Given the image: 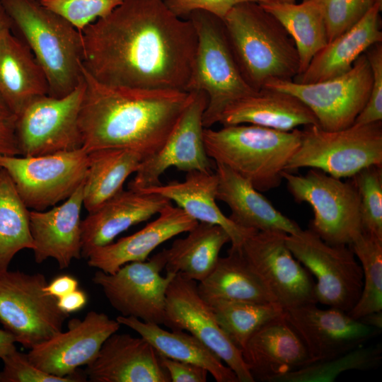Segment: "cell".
I'll return each mask as SVG.
<instances>
[{
    "instance_id": "obj_1",
    "label": "cell",
    "mask_w": 382,
    "mask_h": 382,
    "mask_svg": "<svg viewBox=\"0 0 382 382\" xmlns=\"http://www.w3.org/2000/svg\"><path fill=\"white\" fill-rule=\"evenodd\" d=\"M82 66L98 82L186 91L197 46L190 19L163 0H124L81 31Z\"/></svg>"
},
{
    "instance_id": "obj_2",
    "label": "cell",
    "mask_w": 382,
    "mask_h": 382,
    "mask_svg": "<svg viewBox=\"0 0 382 382\" xmlns=\"http://www.w3.org/2000/svg\"><path fill=\"white\" fill-rule=\"evenodd\" d=\"M85 90L79 126L87 151L125 149L144 159L163 146L193 92L115 87L101 83L83 67Z\"/></svg>"
},
{
    "instance_id": "obj_3",
    "label": "cell",
    "mask_w": 382,
    "mask_h": 382,
    "mask_svg": "<svg viewBox=\"0 0 382 382\" xmlns=\"http://www.w3.org/2000/svg\"><path fill=\"white\" fill-rule=\"evenodd\" d=\"M222 21L241 73L253 90L272 81L293 80L299 74L294 40L259 3L238 4Z\"/></svg>"
},
{
    "instance_id": "obj_4",
    "label": "cell",
    "mask_w": 382,
    "mask_h": 382,
    "mask_svg": "<svg viewBox=\"0 0 382 382\" xmlns=\"http://www.w3.org/2000/svg\"><path fill=\"white\" fill-rule=\"evenodd\" d=\"M12 28L21 34L42 69L48 96H65L83 76L81 32L64 18L33 0H1Z\"/></svg>"
},
{
    "instance_id": "obj_5",
    "label": "cell",
    "mask_w": 382,
    "mask_h": 382,
    "mask_svg": "<svg viewBox=\"0 0 382 382\" xmlns=\"http://www.w3.org/2000/svg\"><path fill=\"white\" fill-rule=\"evenodd\" d=\"M301 130L279 131L255 125L204 128L208 156L248 180L256 190L277 187L286 165L297 149Z\"/></svg>"
},
{
    "instance_id": "obj_6",
    "label": "cell",
    "mask_w": 382,
    "mask_h": 382,
    "mask_svg": "<svg viewBox=\"0 0 382 382\" xmlns=\"http://www.w3.org/2000/svg\"><path fill=\"white\" fill-rule=\"evenodd\" d=\"M187 18L196 30L197 46L186 91L206 94L207 105L202 125L210 128L219 123L227 107L256 91L241 73L222 19L204 11H195Z\"/></svg>"
},
{
    "instance_id": "obj_7",
    "label": "cell",
    "mask_w": 382,
    "mask_h": 382,
    "mask_svg": "<svg viewBox=\"0 0 382 382\" xmlns=\"http://www.w3.org/2000/svg\"><path fill=\"white\" fill-rule=\"evenodd\" d=\"M372 166H382V122L353 124L337 131L305 126L286 171L316 168L342 178Z\"/></svg>"
},
{
    "instance_id": "obj_8",
    "label": "cell",
    "mask_w": 382,
    "mask_h": 382,
    "mask_svg": "<svg viewBox=\"0 0 382 382\" xmlns=\"http://www.w3.org/2000/svg\"><path fill=\"white\" fill-rule=\"evenodd\" d=\"M282 178L296 202L311 207L309 228L325 242L349 245L361 232L359 195L352 180L344 182L316 168L304 175L285 170Z\"/></svg>"
},
{
    "instance_id": "obj_9",
    "label": "cell",
    "mask_w": 382,
    "mask_h": 382,
    "mask_svg": "<svg viewBox=\"0 0 382 382\" xmlns=\"http://www.w3.org/2000/svg\"><path fill=\"white\" fill-rule=\"evenodd\" d=\"M42 273L0 271V323L16 342L31 349L62 331L69 316L47 294Z\"/></svg>"
},
{
    "instance_id": "obj_10",
    "label": "cell",
    "mask_w": 382,
    "mask_h": 382,
    "mask_svg": "<svg viewBox=\"0 0 382 382\" xmlns=\"http://www.w3.org/2000/svg\"><path fill=\"white\" fill-rule=\"evenodd\" d=\"M286 243L295 258L316 277L317 302L349 312L363 287L362 269L349 245L328 244L310 228L287 234Z\"/></svg>"
},
{
    "instance_id": "obj_11",
    "label": "cell",
    "mask_w": 382,
    "mask_h": 382,
    "mask_svg": "<svg viewBox=\"0 0 382 382\" xmlns=\"http://www.w3.org/2000/svg\"><path fill=\"white\" fill-rule=\"evenodd\" d=\"M0 168L8 173L28 209L43 211L83 184L88 152L81 147L36 156L0 155Z\"/></svg>"
},
{
    "instance_id": "obj_12",
    "label": "cell",
    "mask_w": 382,
    "mask_h": 382,
    "mask_svg": "<svg viewBox=\"0 0 382 382\" xmlns=\"http://www.w3.org/2000/svg\"><path fill=\"white\" fill-rule=\"evenodd\" d=\"M286 235L280 231H255L237 248L274 303L284 311L318 303L314 280L288 248Z\"/></svg>"
},
{
    "instance_id": "obj_13",
    "label": "cell",
    "mask_w": 382,
    "mask_h": 382,
    "mask_svg": "<svg viewBox=\"0 0 382 382\" xmlns=\"http://www.w3.org/2000/svg\"><path fill=\"white\" fill-rule=\"evenodd\" d=\"M372 80L369 62L363 53L351 69L338 76L311 83L272 81L264 88L294 96L313 112L321 129L337 131L354 124L368 100Z\"/></svg>"
},
{
    "instance_id": "obj_14",
    "label": "cell",
    "mask_w": 382,
    "mask_h": 382,
    "mask_svg": "<svg viewBox=\"0 0 382 382\" xmlns=\"http://www.w3.org/2000/svg\"><path fill=\"white\" fill-rule=\"evenodd\" d=\"M84 90L83 78L65 96H40L25 105L16 119L21 156H36L82 147L79 116Z\"/></svg>"
},
{
    "instance_id": "obj_15",
    "label": "cell",
    "mask_w": 382,
    "mask_h": 382,
    "mask_svg": "<svg viewBox=\"0 0 382 382\" xmlns=\"http://www.w3.org/2000/svg\"><path fill=\"white\" fill-rule=\"evenodd\" d=\"M166 263L164 249L147 261L127 263L113 274L99 270L92 280L121 316L161 325L165 318L167 289L175 276L161 275Z\"/></svg>"
},
{
    "instance_id": "obj_16",
    "label": "cell",
    "mask_w": 382,
    "mask_h": 382,
    "mask_svg": "<svg viewBox=\"0 0 382 382\" xmlns=\"http://www.w3.org/2000/svg\"><path fill=\"white\" fill-rule=\"evenodd\" d=\"M163 324L170 330H185L196 337L226 364L238 382L255 381L241 351L218 324L195 281L175 274L166 292Z\"/></svg>"
},
{
    "instance_id": "obj_17",
    "label": "cell",
    "mask_w": 382,
    "mask_h": 382,
    "mask_svg": "<svg viewBox=\"0 0 382 382\" xmlns=\"http://www.w3.org/2000/svg\"><path fill=\"white\" fill-rule=\"evenodd\" d=\"M207 105L204 92H193L191 101L162 148L141 161L128 189L141 191L161 184V176L170 167L185 172L212 171L203 140L202 117Z\"/></svg>"
},
{
    "instance_id": "obj_18",
    "label": "cell",
    "mask_w": 382,
    "mask_h": 382,
    "mask_svg": "<svg viewBox=\"0 0 382 382\" xmlns=\"http://www.w3.org/2000/svg\"><path fill=\"white\" fill-rule=\"evenodd\" d=\"M316 304L307 303L284 311V318L303 341L312 362L349 352L381 332L341 309H321Z\"/></svg>"
},
{
    "instance_id": "obj_19",
    "label": "cell",
    "mask_w": 382,
    "mask_h": 382,
    "mask_svg": "<svg viewBox=\"0 0 382 382\" xmlns=\"http://www.w3.org/2000/svg\"><path fill=\"white\" fill-rule=\"evenodd\" d=\"M120 327L117 320L91 311L83 320L71 319L68 330L30 349L29 360L45 372L66 376L88 365L97 356L104 342Z\"/></svg>"
},
{
    "instance_id": "obj_20",
    "label": "cell",
    "mask_w": 382,
    "mask_h": 382,
    "mask_svg": "<svg viewBox=\"0 0 382 382\" xmlns=\"http://www.w3.org/2000/svg\"><path fill=\"white\" fill-rule=\"evenodd\" d=\"M91 382H170L161 356L145 339L111 335L86 365Z\"/></svg>"
},
{
    "instance_id": "obj_21",
    "label": "cell",
    "mask_w": 382,
    "mask_h": 382,
    "mask_svg": "<svg viewBox=\"0 0 382 382\" xmlns=\"http://www.w3.org/2000/svg\"><path fill=\"white\" fill-rule=\"evenodd\" d=\"M171 201L154 193L122 190L81 221V257L113 242L122 232L158 214Z\"/></svg>"
},
{
    "instance_id": "obj_22",
    "label": "cell",
    "mask_w": 382,
    "mask_h": 382,
    "mask_svg": "<svg viewBox=\"0 0 382 382\" xmlns=\"http://www.w3.org/2000/svg\"><path fill=\"white\" fill-rule=\"evenodd\" d=\"M83 184L60 205L47 212L30 211V230L37 263L54 258L60 269H65L74 259L81 257L80 213Z\"/></svg>"
},
{
    "instance_id": "obj_23",
    "label": "cell",
    "mask_w": 382,
    "mask_h": 382,
    "mask_svg": "<svg viewBox=\"0 0 382 382\" xmlns=\"http://www.w3.org/2000/svg\"><path fill=\"white\" fill-rule=\"evenodd\" d=\"M241 352L255 381L272 382L312 363L306 346L284 313L255 332Z\"/></svg>"
},
{
    "instance_id": "obj_24",
    "label": "cell",
    "mask_w": 382,
    "mask_h": 382,
    "mask_svg": "<svg viewBox=\"0 0 382 382\" xmlns=\"http://www.w3.org/2000/svg\"><path fill=\"white\" fill-rule=\"evenodd\" d=\"M158 214L155 220L137 232L93 250L87 257L88 265L113 274L127 263L146 260L158 245L188 232L198 223L182 209L171 204Z\"/></svg>"
},
{
    "instance_id": "obj_25",
    "label": "cell",
    "mask_w": 382,
    "mask_h": 382,
    "mask_svg": "<svg viewBox=\"0 0 382 382\" xmlns=\"http://www.w3.org/2000/svg\"><path fill=\"white\" fill-rule=\"evenodd\" d=\"M215 173L218 181L216 199L228 206V218L238 226L256 231H280L287 234L301 230L248 180L226 166L216 163Z\"/></svg>"
},
{
    "instance_id": "obj_26",
    "label": "cell",
    "mask_w": 382,
    "mask_h": 382,
    "mask_svg": "<svg viewBox=\"0 0 382 382\" xmlns=\"http://www.w3.org/2000/svg\"><path fill=\"white\" fill-rule=\"evenodd\" d=\"M223 126L246 124L290 132L300 126L318 125L313 112L299 98L263 88L230 105L222 112Z\"/></svg>"
},
{
    "instance_id": "obj_27",
    "label": "cell",
    "mask_w": 382,
    "mask_h": 382,
    "mask_svg": "<svg viewBox=\"0 0 382 382\" xmlns=\"http://www.w3.org/2000/svg\"><path fill=\"white\" fill-rule=\"evenodd\" d=\"M382 4H375L354 25L320 50L305 71L293 81L316 83L348 71L358 57L371 45L382 42L381 11Z\"/></svg>"
},
{
    "instance_id": "obj_28",
    "label": "cell",
    "mask_w": 382,
    "mask_h": 382,
    "mask_svg": "<svg viewBox=\"0 0 382 382\" xmlns=\"http://www.w3.org/2000/svg\"><path fill=\"white\" fill-rule=\"evenodd\" d=\"M217 182L212 171L193 170L187 172L183 181L161 183L139 192L163 196L198 222L221 226L230 237L231 248H238L256 230L242 228L224 214L216 202Z\"/></svg>"
},
{
    "instance_id": "obj_29",
    "label": "cell",
    "mask_w": 382,
    "mask_h": 382,
    "mask_svg": "<svg viewBox=\"0 0 382 382\" xmlns=\"http://www.w3.org/2000/svg\"><path fill=\"white\" fill-rule=\"evenodd\" d=\"M12 29L0 32V96L16 114L35 97L48 95L44 71Z\"/></svg>"
},
{
    "instance_id": "obj_30",
    "label": "cell",
    "mask_w": 382,
    "mask_h": 382,
    "mask_svg": "<svg viewBox=\"0 0 382 382\" xmlns=\"http://www.w3.org/2000/svg\"><path fill=\"white\" fill-rule=\"evenodd\" d=\"M116 320L148 341L160 356L188 362L207 369L217 382H238L235 373L196 337L185 330L161 328L134 317L119 316Z\"/></svg>"
},
{
    "instance_id": "obj_31",
    "label": "cell",
    "mask_w": 382,
    "mask_h": 382,
    "mask_svg": "<svg viewBox=\"0 0 382 382\" xmlns=\"http://www.w3.org/2000/svg\"><path fill=\"white\" fill-rule=\"evenodd\" d=\"M228 242L230 237L221 226L198 222L185 238L175 240L166 249V273L180 274L199 282L212 271Z\"/></svg>"
},
{
    "instance_id": "obj_32",
    "label": "cell",
    "mask_w": 382,
    "mask_h": 382,
    "mask_svg": "<svg viewBox=\"0 0 382 382\" xmlns=\"http://www.w3.org/2000/svg\"><path fill=\"white\" fill-rule=\"evenodd\" d=\"M143 156L125 149H101L88 152L83 205L96 210L123 189L127 178L135 173Z\"/></svg>"
},
{
    "instance_id": "obj_33",
    "label": "cell",
    "mask_w": 382,
    "mask_h": 382,
    "mask_svg": "<svg viewBox=\"0 0 382 382\" xmlns=\"http://www.w3.org/2000/svg\"><path fill=\"white\" fill-rule=\"evenodd\" d=\"M197 289L204 300L274 303L238 249L231 247L227 256L219 257L209 274L197 284Z\"/></svg>"
},
{
    "instance_id": "obj_34",
    "label": "cell",
    "mask_w": 382,
    "mask_h": 382,
    "mask_svg": "<svg viewBox=\"0 0 382 382\" xmlns=\"http://www.w3.org/2000/svg\"><path fill=\"white\" fill-rule=\"evenodd\" d=\"M284 28L294 40L303 73L313 57L328 42L326 24L316 0L296 3L260 4ZM297 75V76H298Z\"/></svg>"
},
{
    "instance_id": "obj_35",
    "label": "cell",
    "mask_w": 382,
    "mask_h": 382,
    "mask_svg": "<svg viewBox=\"0 0 382 382\" xmlns=\"http://www.w3.org/2000/svg\"><path fill=\"white\" fill-rule=\"evenodd\" d=\"M33 248L30 210L8 173L0 168V271L8 270L18 252Z\"/></svg>"
},
{
    "instance_id": "obj_36",
    "label": "cell",
    "mask_w": 382,
    "mask_h": 382,
    "mask_svg": "<svg viewBox=\"0 0 382 382\" xmlns=\"http://www.w3.org/2000/svg\"><path fill=\"white\" fill-rule=\"evenodd\" d=\"M226 335L241 351L261 327L281 316L284 310L274 303L205 300Z\"/></svg>"
},
{
    "instance_id": "obj_37",
    "label": "cell",
    "mask_w": 382,
    "mask_h": 382,
    "mask_svg": "<svg viewBox=\"0 0 382 382\" xmlns=\"http://www.w3.org/2000/svg\"><path fill=\"white\" fill-rule=\"evenodd\" d=\"M349 247L363 272L360 297L347 312L358 320L368 313L382 311V239L361 231Z\"/></svg>"
},
{
    "instance_id": "obj_38",
    "label": "cell",
    "mask_w": 382,
    "mask_h": 382,
    "mask_svg": "<svg viewBox=\"0 0 382 382\" xmlns=\"http://www.w3.org/2000/svg\"><path fill=\"white\" fill-rule=\"evenodd\" d=\"M381 345L358 347L326 360L312 362L296 371L275 378L272 382H331L349 370H369L379 366L382 359Z\"/></svg>"
},
{
    "instance_id": "obj_39",
    "label": "cell",
    "mask_w": 382,
    "mask_h": 382,
    "mask_svg": "<svg viewBox=\"0 0 382 382\" xmlns=\"http://www.w3.org/2000/svg\"><path fill=\"white\" fill-rule=\"evenodd\" d=\"M351 178L359 195L361 231L382 239V166L366 167Z\"/></svg>"
},
{
    "instance_id": "obj_40",
    "label": "cell",
    "mask_w": 382,
    "mask_h": 382,
    "mask_svg": "<svg viewBox=\"0 0 382 382\" xmlns=\"http://www.w3.org/2000/svg\"><path fill=\"white\" fill-rule=\"evenodd\" d=\"M124 0H43L44 6L58 13L82 31L98 19L110 14Z\"/></svg>"
},
{
    "instance_id": "obj_41",
    "label": "cell",
    "mask_w": 382,
    "mask_h": 382,
    "mask_svg": "<svg viewBox=\"0 0 382 382\" xmlns=\"http://www.w3.org/2000/svg\"><path fill=\"white\" fill-rule=\"evenodd\" d=\"M316 1L324 16L328 42L354 25L375 4H382V0Z\"/></svg>"
},
{
    "instance_id": "obj_42",
    "label": "cell",
    "mask_w": 382,
    "mask_h": 382,
    "mask_svg": "<svg viewBox=\"0 0 382 382\" xmlns=\"http://www.w3.org/2000/svg\"><path fill=\"white\" fill-rule=\"evenodd\" d=\"M4 369L0 371V382H81L86 378L77 372L66 376L49 374L36 367L27 354L16 349L1 359Z\"/></svg>"
},
{
    "instance_id": "obj_43",
    "label": "cell",
    "mask_w": 382,
    "mask_h": 382,
    "mask_svg": "<svg viewBox=\"0 0 382 382\" xmlns=\"http://www.w3.org/2000/svg\"><path fill=\"white\" fill-rule=\"evenodd\" d=\"M372 71V84L368 100L354 124L382 122V43L377 42L364 52Z\"/></svg>"
},
{
    "instance_id": "obj_44",
    "label": "cell",
    "mask_w": 382,
    "mask_h": 382,
    "mask_svg": "<svg viewBox=\"0 0 382 382\" xmlns=\"http://www.w3.org/2000/svg\"><path fill=\"white\" fill-rule=\"evenodd\" d=\"M176 16L187 19L195 11H204L223 19L236 5L257 0H163Z\"/></svg>"
},
{
    "instance_id": "obj_45",
    "label": "cell",
    "mask_w": 382,
    "mask_h": 382,
    "mask_svg": "<svg viewBox=\"0 0 382 382\" xmlns=\"http://www.w3.org/2000/svg\"><path fill=\"white\" fill-rule=\"evenodd\" d=\"M16 114L0 96V155L21 156L16 137Z\"/></svg>"
},
{
    "instance_id": "obj_46",
    "label": "cell",
    "mask_w": 382,
    "mask_h": 382,
    "mask_svg": "<svg viewBox=\"0 0 382 382\" xmlns=\"http://www.w3.org/2000/svg\"><path fill=\"white\" fill-rule=\"evenodd\" d=\"M170 382H205L208 371L198 365L161 356Z\"/></svg>"
},
{
    "instance_id": "obj_47",
    "label": "cell",
    "mask_w": 382,
    "mask_h": 382,
    "mask_svg": "<svg viewBox=\"0 0 382 382\" xmlns=\"http://www.w3.org/2000/svg\"><path fill=\"white\" fill-rule=\"evenodd\" d=\"M77 279L70 275H60L45 286L44 291L57 299L78 289Z\"/></svg>"
},
{
    "instance_id": "obj_48",
    "label": "cell",
    "mask_w": 382,
    "mask_h": 382,
    "mask_svg": "<svg viewBox=\"0 0 382 382\" xmlns=\"http://www.w3.org/2000/svg\"><path fill=\"white\" fill-rule=\"evenodd\" d=\"M57 300L59 308L70 314L80 311L86 306L87 296L83 291L77 289Z\"/></svg>"
},
{
    "instance_id": "obj_49",
    "label": "cell",
    "mask_w": 382,
    "mask_h": 382,
    "mask_svg": "<svg viewBox=\"0 0 382 382\" xmlns=\"http://www.w3.org/2000/svg\"><path fill=\"white\" fill-rule=\"evenodd\" d=\"M13 337L6 330L0 329V358L16 350Z\"/></svg>"
},
{
    "instance_id": "obj_50",
    "label": "cell",
    "mask_w": 382,
    "mask_h": 382,
    "mask_svg": "<svg viewBox=\"0 0 382 382\" xmlns=\"http://www.w3.org/2000/svg\"><path fill=\"white\" fill-rule=\"evenodd\" d=\"M358 320L366 325L382 330V311L368 313Z\"/></svg>"
},
{
    "instance_id": "obj_51",
    "label": "cell",
    "mask_w": 382,
    "mask_h": 382,
    "mask_svg": "<svg viewBox=\"0 0 382 382\" xmlns=\"http://www.w3.org/2000/svg\"><path fill=\"white\" fill-rule=\"evenodd\" d=\"M6 29H12V23L0 0V32Z\"/></svg>"
},
{
    "instance_id": "obj_52",
    "label": "cell",
    "mask_w": 382,
    "mask_h": 382,
    "mask_svg": "<svg viewBox=\"0 0 382 382\" xmlns=\"http://www.w3.org/2000/svg\"><path fill=\"white\" fill-rule=\"evenodd\" d=\"M259 4L267 3H294L296 0H257Z\"/></svg>"
},
{
    "instance_id": "obj_53",
    "label": "cell",
    "mask_w": 382,
    "mask_h": 382,
    "mask_svg": "<svg viewBox=\"0 0 382 382\" xmlns=\"http://www.w3.org/2000/svg\"><path fill=\"white\" fill-rule=\"evenodd\" d=\"M33 1H43V0H33Z\"/></svg>"
}]
</instances>
